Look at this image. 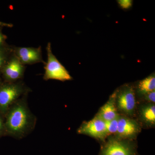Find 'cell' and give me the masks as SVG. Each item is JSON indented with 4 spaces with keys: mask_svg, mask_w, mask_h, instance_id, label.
<instances>
[{
    "mask_svg": "<svg viewBox=\"0 0 155 155\" xmlns=\"http://www.w3.org/2000/svg\"><path fill=\"white\" fill-rule=\"evenodd\" d=\"M33 124V117L25 102H15L7 115L6 127L8 132L15 137H22L32 128Z\"/></svg>",
    "mask_w": 155,
    "mask_h": 155,
    "instance_id": "1",
    "label": "cell"
},
{
    "mask_svg": "<svg viewBox=\"0 0 155 155\" xmlns=\"http://www.w3.org/2000/svg\"><path fill=\"white\" fill-rule=\"evenodd\" d=\"M46 50L48 61L45 67V80L54 79L62 81L72 80V77L69 72L53 54L51 43H48Z\"/></svg>",
    "mask_w": 155,
    "mask_h": 155,
    "instance_id": "2",
    "label": "cell"
},
{
    "mask_svg": "<svg viewBox=\"0 0 155 155\" xmlns=\"http://www.w3.org/2000/svg\"><path fill=\"white\" fill-rule=\"evenodd\" d=\"M25 91L22 83L11 82L0 87V110L3 113Z\"/></svg>",
    "mask_w": 155,
    "mask_h": 155,
    "instance_id": "3",
    "label": "cell"
},
{
    "mask_svg": "<svg viewBox=\"0 0 155 155\" xmlns=\"http://www.w3.org/2000/svg\"><path fill=\"white\" fill-rule=\"evenodd\" d=\"M77 132L79 134H86L102 139L107 136L105 121L99 116H96L89 122L83 123Z\"/></svg>",
    "mask_w": 155,
    "mask_h": 155,
    "instance_id": "4",
    "label": "cell"
},
{
    "mask_svg": "<svg viewBox=\"0 0 155 155\" xmlns=\"http://www.w3.org/2000/svg\"><path fill=\"white\" fill-rule=\"evenodd\" d=\"M25 70V65L22 64L14 53L2 69L4 77L10 82H15L22 78Z\"/></svg>",
    "mask_w": 155,
    "mask_h": 155,
    "instance_id": "5",
    "label": "cell"
},
{
    "mask_svg": "<svg viewBox=\"0 0 155 155\" xmlns=\"http://www.w3.org/2000/svg\"><path fill=\"white\" fill-rule=\"evenodd\" d=\"M13 53L24 65L44 63L40 47L15 48Z\"/></svg>",
    "mask_w": 155,
    "mask_h": 155,
    "instance_id": "6",
    "label": "cell"
},
{
    "mask_svg": "<svg viewBox=\"0 0 155 155\" xmlns=\"http://www.w3.org/2000/svg\"><path fill=\"white\" fill-rule=\"evenodd\" d=\"M135 94L133 88L125 87L120 92L117 97V106L120 110L125 114H131L135 109Z\"/></svg>",
    "mask_w": 155,
    "mask_h": 155,
    "instance_id": "7",
    "label": "cell"
},
{
    "mask_svg": "<svg viewBox=\"0 0 155 155\" xmlns=\"http://www.w3.org/2000/svg\"><path fill=\"white\" fill-rule=\"evenodd\" d=\"M132 150L125 143L112 140L106 144L101 155H131Z\"/></svg>",
    "mask_w": 155,
    "mask_h": 155,
    "instance_id": "8",
    "label": "cell"
},
{
    "mask_svg": "<svg viewBox=\"0 0 155 155\" xmlns=\"http://www.w3.org/2000/svg\"><path fill=\"white\" fill-rule=\"evenodd\" d=\"M138 124L134 120L125 118H119L117 134L122 137H130L135 135L138 132Z\"/></svg>",
    "mask_w": 155,
    "mask_h": 155,
    "instance_id": "9",
    "label": "cell"
},
{
    "mask_svg": "<svg viewBox=\"0 0 155 155\" xmlns=\"http://www.w3.org/2000/svg\"><path fill=\"white\" fill-rule=\"evenodd\" d=\"M116 96V93L112 96L107 102L101 108L98 115L105 122L114 120L119 117L115 106V100Z\"/></svg>",
    "mask_w": 155,
    "mask_h": 155,
    "instance_id": "10",
    "label": "cell"
},
{
    "mask_svg": "<svg viewBox=\"0 0 155 155\" xmlns=\"http://www.w3.org/2000/svg\"><path fill=\"white\" fill-rule=\"evenodd\" d=\"M138 89L142 94H147L155 90V77L152 75L141 81L138 84Z\"/></svg>",
    "mask_w": 155,
    "mask_h": 155,
    "instance_id": "11",
    "label": "cell"
},
{
    "mask_svg": "<svg viewBox=\"0 0 155 155\" xmlns=\"http://www.w3.org/2000/svg\"><path fill=\"white\" fill-rule=\"evenodd\" d=\"M142 116L145 121L148 123L154 124L155 122V106L149 105L143 108Z\"/></svg>",
    "mask_w": 155,
    "mask_h": 155,
    "instance_id": "12",
    "label": "cell"
},
{
    "mask_svg": "<svg viewBox=\"0 0 155 155\" xmlns=\"http://www.w3.org/2000/svg\"><path fill=\"white\" fill-rule=\"evenodd\" d=\"M119 118V117L114 120L105 122L107 136L117 133Z\"/></svg>",
    "mask_w": 155,
    "mask_h": 155,
    "instance_id": "13",
    "label": "cell"
},
{
    "mask_svg": "<svg viewBox=\"0 0 155 155\" xmlns=\"http://www.w3.org/2000/svg\"><path fill=\"white\" fill-rule=\"evenodd\" d=\"M9 50L4 48H0V71L2 69L9 59Z\"/></svg>",
    "mask_w": 155,
    "mask_h": 155,
    "instance_id": "14",
    "label": "cell"
},
{
    "mask_svg": "<svg viewBox=\"0 0 155 155\" xmlns=\"http://www.w3.org/2000/svg\"><path fill=\"white\" fill-rule=\"evenodd\" d=\"M119 5L123 9H128L132 5V1L131 0H120L118 1Z\"/></svg>",
    "mask_w": 155,
    "mask_h": 155,
    "instance_id": "15",
    "label": "cell"
},
{
    "mask_svg": "<svg viewBox=\"0 0 155 155\" xmlns=\"http://www.w3.org/2000/svg\"><path fill=\"white\" fill-rule=\"evenodd\" d=\"M146 99L151 102H155V91L147 94Z\"/></svg>",
    "mask_w": 155,
    "mask_h": 155,
    "instance_id": "16",
    "label": "cell"
},
{
    "mask_svg": "<svg viewBox=\"0 0 155 155\" xmlns=\"http://www.w3.org/2000/svg\"><path fill=\"white\" fill-rule=\"evenodd\" d=\"M6 36L2 33L0 30V48L2 47L3 44L5 40Z\"/></svg>",
    "mask_w": 155,
    "mask_h": 155,
    "instance_id": "17",
    "label": "cell"
},
{
    "mask_svg": "<svg viewBox=\"0 0 155 155\" xmlns=\"http://www.w3.org/2000/svg\"><path fill=\"white\" fill-rule=\"evenodd\" d=\"M0 26H6V27H12L13 26V25L10 24V23H5V22H0Z\"/></svg>",
    "mask_w": 155,
    "mask_h": 155,
    "instance_id": "18",
    "label": "cell"
},
{
    "mask_svg": "<svg viewBox=\"0 0 155 155\" xmlns=\"http://www.w3.org/2000/svg\"><path fill=\"white\" fill-rule=\"evenodd\" d=\"M3 124L2 120V119H1V117H0V132L2 131L3 130Z\"/></svg>",
    "mask_w": 155,
    "mask_h": 155,
    "instance_id": "19",
    "label": "cell"
}]
</instances>
